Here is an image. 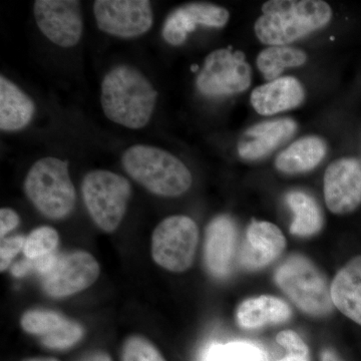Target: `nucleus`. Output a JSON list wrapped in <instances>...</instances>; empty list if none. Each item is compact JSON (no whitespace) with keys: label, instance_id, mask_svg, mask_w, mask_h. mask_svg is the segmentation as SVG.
<instances>
[{"label":"nucleus","instance_id":"nucleus-1","mask_svg":"<svg viewBox=\"0 0 361 361\" xmlns=\"http://www.w3.org/2000/svg\"><path fill=\"white\" fill-rule=\"evenodd\" d=\"M158 92L144 73L130 66L111 68L102 82L101 104L109 120L129 129L148 125Z\"/></svg>","mask_w":361,"mask_h":361},{"label":"nucleus","instance_id":"nucleus-2","mask_svg":"<svg viewBox=\"0 0 361 361\" xmlns=\"http://www.w3.org/2000/svg\"><path fill=\"white\" fill-rule=\"evenodd\" d=\"M332 9L322 0H270L254 25L262 44L286 45L329 25Z\"/></svg>","mask_w":361,"mask_h":361},{"label":"nucleus","instance_id":"nucleus-3","mask_svg":"<svg viewBox=\"0 0 361 361\" xmlns=\"http://www.w3.org/2000/svg\"><path fill=\"white\" fill-rule=\"evenodd\" d=\"M123 169L151 193L178 197L192 185L191 172L182 161L169 152L147 145H135L126 149Z\"/></svg>","mask_w":361,"mask_h":361},{"label":"nucleus","instance_id":"nucleus-4","mask_svg":"<svg viewBox=\"0 0 361 361\" xmlns=\"http://www.w3.org/2000/svg\"><path fill=\"white\" fill-rule=\"evenodd\" d=\"M25 191L35 208L49 219H63L75 205V190L68 163L45 157L33 164L25 180Z\"/></svg>","mask_w":361,"mask_h":361},{"label":"nucleus","instance_id":"nucleus-5","mask_svg":"<svg viewBox=\"0 0 361 361\" xmlns=\"http://www.w3.org/2000/svg\"><path fill=\"white\" fill-rule=\"evenodd\" d=\"M275 282L306 314L325 316L334 310L331 291L322 271L304 256L291 255L278 266Z\"/></svg>","mask_w":361,"mask_h":361},{"label":"nucleus","instance_id":"nucleus-6","mask_svg":"<svg viewBox=\"0 0 361 361\" xmlns=\"http://www.w3.org/2000/svg\"><path fill=\"white\" fill-rule=\"evenodd\" d=\"M82 193L87 212L97 227L106 233L116 231L132 195L129 180L111 171H92L82 180Z\"/></svg>","mask_w":361,"mask_h":361},{"label":"nucleus","instance_id":"nucleus-7","mask_svg":"<svg viewBox=\"0 0 361 361\" xmlns=\"http://www.w3.org/2000/svg\"><path fill=\"white\" fill-rule=\"evenodd\" d=\"M198 226L187 216L166 218L152 237V256L164 269L184 272L193 264L198 245Z\"/></svg>","mask_w":361,"mask_h":361},{"label":"nucleus","instance_id":"nucleus-8","mask_svg":"<svg viewBox=\"0 0 361 361\" xmlns=\"http://www.w3.org/2000/svg\"><path fill=\"white\" fill-rule=\"evenodd\" d=\"M251 66L241 51L220 49L209 54L196 78L197 89L204 96H234L249 89Z\"/></svg>","mask_w":361,"mask_h":361},{"label":"nucleus","instance_id":"nucleus-9","mask_svg":"<svg viewBox=\"0 0 361 361\" xmlns=\"http://www.w3.org/2000/svg\"><path fill=\"white\" fill-rule=\"evenodd\" d=\"M94 14L102 32L121 39L141 37L154 23L148 0H97Z\"/></svg>","mask_w":361,"mask_h":361},{"label":"nucleus","instance_id":"nucleus-10","mask_svg":"<svg viewBox=\"0 0 361 361\" xmlns=\"http://www.w3.org/2000/svg\"><path fill=\"white\" fill-rule=\"evenodd\" d=\"M33 14L40 32L54 44L75 47L82 39L84 23L80 1L37 0Z\"/></svg>","mask_w":361,"mask_h":361},{"label":"nucleus","instance_id":"nucleus-11","mask_svg":"<svg viewBox=\"0 0 361 361\" xmlns=\"http://www.w3.org/2000/svg\"><path fill=\"white\" fill-rule=\"evenodd\" d=\"M99 262L87 251H73L59 256L56 265L42 279L49 296L63 298L89 288L99 276Z\"/></svg>","mask_w":361,"mask_h":361},{"label":"nucleus","instance_id":"nucleus-12","mask_svg":"<svg viewBox=\"0 0 361 361\" xmlns=\"http://www.w3.org/2000/svg\"><path fill=\"white\" fill-rule=\"evenodd\" d=\"M325 203L332 213L353 212L361 204V165L353 158L330 164L323 180Z\"/></svg>","mask_w":361,"mask_h":361},{"label":"nucleus","instance_id":"nucleus-13","mask_svg":"<svg viewBox=\"0 0 361 361\" xmlns=\"http://www.w3.org/2000/svg\"><path fill=\"white\" fill-rule=\"evenodd\" d=\"M229 18V11L224 7L208 2H191L169 14L161 35L169 44L178 47L186 42L197 25L221 28L227 25Z\"/></svg>","mask_w":361,"mask_h":361},{"label":"nucleus","instance_id":"nucleus-14","mask_svg":"<svg viewBox=\"0 0 361 361\" xmlns=\"http://www.w3.org/2000/svg\"><path fill=\"white\" fill-rule=\"evenodd\" d=\"M286 246L283 233L266 221H252L246 241L240 251V264L246 270H259L276 260Z\"/></svg>","mask_w":361,"mask_h":361},{"label":"nucleus","instance_id":"nucleus-15","mask_svg":"<svg viewBox=\"0 0 361 361\" xmlns=\"http://www.w3.org/2000/svg\"><path fill=\"white\" fill-rule=\"evenodd\" d=\"M238 244V231L228 216H218L207 227L205 263L213 276L223 278L231 272Z\"/></svg>","mask_w":361,"mask_h":361},{"label":"nucleus","instance_id":"nucleus-16","mask_svg":"<svg viewBox=\"0 0 361 361\" xmlns=\"http://www.w3.org/2000/svg\"><path fill=\"white\" fill-rule=\"evenodd\" d=\"M296 130L297 123L292 118H277L259 123L241 135L237 151L244 160H260L288 141Z\"/></svg>","mask_w":361,"mask_h":361},{"label":"nucleus","instance_id":"nucleus-17","mask_svg":"<svg viewBox=\"0 0 361 361\" xmlns=\"http://www.w3.org/2000/svg\"><path fill=\"white\" fill-rule=\"evenodd\" d=\"M305 97L303 85L293 77H281L256 87L251 104L261 116H274L295 109Z\"/></svg>","mask_w":361,"mask_h":361},{"label":"nucleus","instance_id":"nucleus-18","mask_svg":"<svg viewBox=\"0 0 361 361\" xmlns=\"http://www.w3.org/2000/svg\"><path fill=\"white\" fill-rule=\"evenodd\" d=\"M337 310L361 325V256H356L338 273L330 286Z\"/></svg>","mask_w":361,"mask_h":361},{"label":"nucleus","instance_id":"nucleus-19","mask_svg":"<svg viewBox=\"0 0 361 361\" xmlns=\"http://www.w3.org/2000/svg\"><path fill=\"white\" fill-rule=\"evenodd\" d=\"M35 113L32 99L8 78L0 77V129L4 132L23 130Z\"/></svg>","mask_w":361,"mask_h":361},{"label":"nucleus","instance_id":"nucleus-20","mask_svg":"<svg viewBox=\"0 0 361 361\" xmlns=\"http://www.w3.org/2000/svg\"><path fill=\"white\" fill-rule=\"evenodd\" d=\"M292 315L288 304L278 297L262 295L240 304L236 320L243 329H258L267 324L288 322Z\"/></svg>","mask_w":361,"mask_h":361},{"label":"nucleus","instance_id":"nucleus-21","mask_svg":"<svg viewBox=\"0 0 361 361\" xmlns=\"http://www.w3.org/2000/svg\"><path fill=\"white\" fill-rule=\"evenodd\" d=\"M327 153V146L322 137L308 135L292 142L279 154L275 167L285 174H299L317 167Z\"/></svg>","mask_w":361,"mask_h":361},{"label":"nucleus","instance_id":"nucleus-22","mask_svg":"<svg viewBox=\"0 0 361 361\" xmlns=\"http://www.w3.org/2000/svg\"><path fill=\"white\" fill-rule=\"evenodd\" d=\"M287 205L294 214L290 233L298 237H310L322 230V210L314 199L301 191H291L286 195Z\"/></svg>","mask_w":361,"mask_h":361},{"label":"nucleus","instance_id":"nucleus-23","mask_svg":"<svg viewBox=\"0 0 361 361\" xmlns=\"http://www.w3.org/2000/svg\"><path fill=\"white\" fill-rule=\"evenodd\" d=\"M307 61L305 51L287 45H273L263 49L258 54V70L268 82L281 78L280 75L286 68H298Z\"/></svg>","mask_w":361,"mask_h":361},{"label":"nucleus","instance_id":"nucleus-24","mask_svg":"<svg viewBox=\"0 0 361 361\" xmlns=\"http://www.w3.org/2000/svg\"><path fill=\"white\" fill-rule=\"evenodd\" d=\"M203 361H265L262 350L249 342L213 345Z\"/></svg>","mask_w":361,"mask_h":361},{"label":"nucleus","instance_id":"nucleus-25","mask_svg":"<svg viewBox=\"0 0 361 361\" xmlns=\"http://www.w3.org/2000/svg\"><path fill=\"white\" fill-rule=\"evenodd\" d=\"M66 318L51 310H30L21 317L23 329L33 336L44 337L58 330Z\"/></svg>","mask_w":361,"mask_h":361},{"label":"nucleus","instance_id":"nucleus-26","mask_svg":"<svg viewBox=\"0 0 361 361\" xmlns=\"http://www.w3.org/2000/svg\"><path fill=\"white\" fill-rule=\"evenodd\" d=\"M58 232L49 226H42L33 230L25 239L23 253L28 259L44 257L54 253L59 245Z\"/></svg>","mask_w":361,"mask_h":361},{"label":"nucleus","instance_id":"nucleus-27","mask_svg":"<svg viewBox=\"0 0 361 361\" xmlns=\"http://www.w3.org/2000/svg\"><path fill=\"white\" fill-rule=\"evenodd\" d=\"M122 361H166L152 342L142 336H132L123 348Z\"/></svg>","mask_w":361,"mask_h":361},{"label":"nucleus","instance_id":"nucleus-28","mask_svg":"<svg viewBox=\"0 0 361 361\" xmlns=\"http://www.w3.org/2000/svg\"><path fill=\"white\" fill-rule=\"evenodd\" d=\"M84 336V329L77 322L66 319L56 331L42 337V343L51 349H66L78 343Z\"/></svg>","mask_w":361,"mask_h":361},{"label":"nucleus","instance_id":"nucleus-29","mask_svg":"<svg viewBox=\"0 0 361 361\" xmlns=\"http://www.w3.org/2000/svg\"><path fill=\"white\" fill-rule=\"evenodd\" d=\"M276 341L288 353V355L279 361H311L307 344L293 330L280 332Z\"/></svg>","mask_w":361,"mask_h":361},{"label":"nucleus","instance_id":"nucleus-30","mask_svg":"<svg viewBox=\"0 0 361 361\" xmlns=\"http://www.w3.org/2000/svg\"><path fill=\"white\" fill-rule=\"evenodd\" d=\"M25 239L26 237L23 235L2 239L1 247H0V269L2 272L11 266L13 259L20 250H23Z\"/></svg>","mask_w":361,"mask_h":361},{"label":"nucleus","instance_id":"nucleus-31","mask_svg":"<svg viewBox=\"0 0 361 361\" xmlns=\"http://www.w3.org/2000/svg\"><path fill=\"white\" fill-rule=\"evenodd\" d=\"M20 218L13 209L2 208L0 210V236L4 239L6 234L20 225Z\"/></svg>","mask_w":361,"mask_h":361},{"label":"nucleus","instance_id":"nucleus-32","mask_svg":"<svg viewBox=\"0 0 361 361\" xmlns=\"http://www.w3.org/2000/svg\"><path fill=\"white\" fill-rule=\"evenodd\" d=\"M322 361H342L334 351L324 349L322 353Z\"/></svg>","mask_w":361,"mask_h":361},{"label":"nucleus","instance_id":"nucleus-33","mask_svg":"<svg viewBox=\"0 0 361 361\" xmlns=\"http://www.w3.org/2000/svg\"><path fill=\"white\" fill-rule=\"evenodd\" d=\"M82 361H111L110 356L104 353H96L94 355L87 356L85 360Z\"/></svg>","mask_w":361,"mask_h":361},{"label":"nucleus","instance_id":"nucleus-34","mask_svg":"<svg viewBox=\"0 0 361 361\" xmlns=\"http://www.w3.org/2000/svg\"><path fill=\"white\" fill-rule=\"evenodd\" d=\"M25 361H59V360H54V358L37 357V358H30V360H27Z\"/></svg>","mask_w":361,"mask_h":361},{"label":"nucleus","instance_id":"nucleus-35","mask_svg":"<svg viewBox=\"0 0 361 361\" xmlns=\"http://www.w3.org/2000/svg\"><path fill=\"white\" fill-rule=\"evenodd\" d=\"M360 165H361V161H360Z\"/></svg>","mask_w":361,"mask_h":361}]
</instances>
